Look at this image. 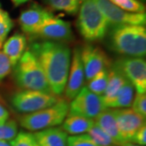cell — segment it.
<instances>
[{"label":"cell","mask_w":146,"mask_h":146,"mask_svg":"<svg viewBox=\"0 0 146 146\" xmlns=\"http://www.w3.org/2000/svg\"><path fill=\"white\" fill-rule=\"evenodd\" d=\"M29 50L40 63L51 93L63 94L72 62L70 48L63 42L44 41L33 42Z\"/></svg>","instance_id":"6da1fadb"},{"label":"cell","mask_w":146,"mask_h":146,"mask_svg":"<svg viewBox=\"0 0 146 146\" xmlns=\"http://www.w3.org/2000/svg\"><path fill=\"white\" fill-rule=\"evenodd\" d=\"M109 40L110 46L115 52L128 57L143 58L145 56V26H112Z\"/></svg>","instance_id":"7a4b0ae2"},{"label":"cell","mask_w":146,"mask_h":146,"mask_svg":"<svg viewBox=\"0 0 146 146\" xmlns=\"http://www.w3.org/2000/svg\"><path fill=\"white\" fill-rule=\"evenodd\" d=\"M13 77L23 89L51 93L42 67L30 50H26L14 66Z\"/></svg>","instance_id":"3957f363"},{"label":"cell","mask_w":146,"mask_h":146,"mask_svg":"<svg viewBox=\"0 0 146 146\" xmlns=\"http://www.w3.org/2000/svg\"><path fill=\"white\" fill-rule=\"evenodd\" d=\"M79 32L88 42L102 40L108 31L109 23L94 0H84L79 9Z\"/></svg>","instance_id":"277c9868"},{"label":"cell","mask_w":146,"mask_h":146,"mask_svg":"<svg viewBox=\"0 0 146 146\" xmlns=\"http://www.w3.org/2000/svg\"><path fill=\"white\" fill-rule=\"evenodd\" d=\"M68 105L66 100L59 99L51 106L22 115L20 124L27 130L36 131L60 125L68 115Z\"/></svg>","instance_id":"5b68a950"},{"label":"cell","mask_w":146,"mask_h":146,"mask_svg":"<svg viewBox=\"0 0 146 146\" xmlns=\"http://www.w3.org/2000/svg\"><path fill=\"white\" fill-rule=\"evenodd\" d=\"M59 98L50 93L23 89L11 96V103L17 112L29 114L55 104Z\"/></svg>","instance_id":"8992f818"},{"label":"cell","mask_w":146,"mask_h":146,"mask_svg":"<svg viewBox=\"0 0 146 146\" xmlns=\"http://www.w3.org/2000/svg\"><path fill=\"white\" fill-rule=\"evenodd\" d=\"M105 109L106 106L102 96L92 93L86 86H84L68 105V115H76L94 119Z\"/></svg>","instance_id":"52a82bcc"},{"label":"cell","mask_w":146,"mask_h":146,"mask_svg":"<svg viewBox=\"0 0 146 146\" xmlns=\"http://www.w3.org/2000/svg\"><path fill=\"white\" fill-rule=\"evenodd\" d=\"M109 25H143L146 24L145 13H132L122 10L109 0H94Z\"/></svg>","instance_id":"ba28073f"},{"label":"cell","mask_w":146,"mask_h":146,"mask_svg":"<svg viewBox=\"0 0 146 146\" xmlns=\"http://www.w3.org/2000/svg\"><path fill=\"white\" fill-rule=\"evenodd\" d=\"M114 65L130 81L137 94H145L146 63L143 58H123L118 59Z\"/></svg>","instance_id":"9c48e42d"},{"label":"cell","mask_w":146,"mask_h":146,"mask_svg":"<svg viewBox=\"0 0 146 146\" xmlns=\"http://www.w3.org/2000/svg\"><path fill=\"white\" fill-rule=\"evenodd\" d=\"M80 58L83 63L84 76L89 81L96 74L111 66L106 54L98 46L85 45L80 49Z\"/></svg>","instance_id":"30bf717a"},{"label":"cell","mask_w":146,"mask_h":146,"mask_svg":"<svg viewBox=\"0 0 146 146\" xmlns=\"http://www.w3.org/2000/svg\"><path fill=\"white\" fill-rule=\"evenodd\" d=\"M33 36L46 39V41L63 43L70 42L73 39V33L70 23L54 16L45 21V23Z\"/></svg>","instance_id":"8fae6325"},{"label":"cell","mask_w":146,"mask_h":146,"mask_svg":"<svg viewBox=\"0 0 146 146\" xmlns=\"http://www.w3.org/2000/svg\"><path fill=\"white\" fill-rule=\"evenodd\" d=\"M114 111L121 138L125 143L131 142L136 131L145 124V118L130 108L115 109Z\"/></svg>","instance_id":"7c38bea8"},{"label":"cell","mask_w":146,"mask_h":146,"mask_svg":"<svg viewBox=\"0 0 146 146\" xmlns=\"http://www.w3.org/2000/svg\"><path fill=\"white\" fill-rule=\"evenodd\" d=\"M84 77L83 63L80 58V49L76 48L73 52L72 60L71 62L68 80L64 89L67 99L72 101L79 94L84 87Z\"/></svg>","instance_id":"4fadbf2b"},{"label":"cell","mask_w":146,"mask_h":146,"mask_svg":"<svg viewBox=\"0 0 146 146\" xmlns=\"http://www.w3.org/2000/svg\"><path fill=\"white\" fill-rule=\"evenodd\" d=\"M53 14L38 5H33L23 11L19 17V23L22 31L33 36Z\"/></svg>","instance_id":"5bb4252c"},{"label":"cell","mask_w":146,"mask_h":146,"mask_svg":"<svg viewBox=\"0 0 146 146\" xmlns=\"http://www.w3.org/2000/svg\"><path fill=\"white\" fill-rule=\"evenodd\" d=\"M94 123L111 138L114 145L119 146L125 145L126 143L121 138L119 131L114 110L106 108L95 118Z\"/></svg>","instance_id":"9a60e30c"},{"label":"cell","mask_w":146,"mask_h":146,"mask_svg":"<svg viewBox=\"0 0 146 146\" xmlns=\"http://www.w3.org/2000/svg\"><path fill=\"white\" fill-rule=\"evenodd\" d=\"M27 40L25 35L15 33L10 36L3 45V52L9 58L12 67H14L26 50Z\"/></svg>","instance_id":"2e32d148"},{"label":"cell","mask_w":146,"mask_h":146,"mask_svg":"<svg viewBox=\"0 0 146 146\" xmlns=\"http://www.w3.org/2000/svg\"><path fill=\"white\" fill-rule=\"evenodd\" d=\"M39 146H67L68 134L61 128L50 127L33 134Z\"/></svg>","instance_id":"e0dca14e"},{"label":"cell","mask_w":146,"mask_h":146,"mask_svg":"<svg viewBox=\"0 0 146 146\" xmlns=\"http://www.w3.org/2000/svg\"><path fill=\"white\" fill-rule=\"evenodd\" d=\"M127 80V78L121 72L119 69L114 64H111L110 68H109L107 85L105 89L104 94L102 96L105 106L115 98V95L118 94L121 88L124 85Z\"/></svg>","instance_id":"ac0fdd59"},{"label":"cell","mask_w":146,"mask_h":146,"mask_svg":"<svg viewBox=\"0 0 146 146\" xmlns=\"http://www.w3.org/2000/svg\"><path fill=\"white\" fill-rule=\"evenodd\" d=\"M94 125V119H93L76 115H68L67 119L63 122L62 129L67 134L76 136L87 133Z\"/></svg>","instance_id":"d6986e66"},{"label":"cell","mask_w":146,"mask_h":146,"mask_svg":"<svg viewBox=\"0 0 146 146\" xmlns=\"http://www.w3.org/2000/svg\"><path fill=\"white\" fill-rule=\"evenodd\" d=\"M134 87L129 80H127L124 85L121 88L115 98L106 106L110 109H122L128 108L131 106L134 98Z\"/></svg>","instance_id":"ffe728a7"},{"label":"cell","mask_w":146,"mask_h":146,"mask_svg":"<svg viewBox=\"0 0 146 146\" xmlns=\"http://www.w3.org/2000/svg\"><path fill=\"white\" fill-rule=\"evenodd\" d=\"M108 73L109 69H105L96 74L93 78L89 80L87 86L89 90L97 95L102 96L107 85Z\"/></svg>","instance_id":"44dd1931"},{"label":"cell","mask_w":146,"mask_h":146,"mask_svg":"<svg viewBox=\"0 0 146 146\" xmlns=\"http://www.w3.org/2000/svg\"><path fill=\"white\" fill-rule=\"evenodd\" d=\"M47 3L53 9L63 11L64 12L75 15L80 9V0H46Z\"/></svg>","instance_id":"7402d4cb"},{"label":"cell","mask_w":146,"mask_h":146,"mask_svg":"<svg viewBox=\"0 0 146 146\" xmlns=\"http://www.w3.org/2000/svg\"><path fill=\"white\" fill-rule=\"evenodd\" d=\"M122 10L132 13H145V7L139 0H109Z\"/></svg>","instance_id":"603a6c76"},{"label":"cell","mask_w":146,"mask_h":146,"mask_svg":"<svg viewBox=\"0 0 146 146\" xmlns=\"http://www.w3.org/2000/svg\"><path fill=\"white\" fill-rule=\"evenodd\" d=\"M87 134L98 146H110L114 145L111 138L95 123Z\"/></svg>","instance_id":"cb8c5ba5"},{"label":"cell","mask_w":146,"mask_h":146,"mask_svg":"<svg viewBox=\"0 0 146 146\" xmlns=\"http://www.w3.org/2000/svg\"><path fill=\"white\" fill-rule=\"evenodd\" d=\"M13 26L14 24L9 14L0 8V49L5 42L6 38Z\"/></svg>","instance_id":"d4e9b609"},{"label":"cell","mask_w":146,"mask_h":146,"mask_svg":"<svg viewBox=\"0 0 146 146\" xmlns=\"http://www.w3.org/2000/svg\"><path fill=\"white\" fill-rule=\"evenodd\" d=\"M18 133V125L15 120H7L0 123V141H11Z\"/></svg>","instance_id":"484cf974"},{"label":"cell","mask_w":146,"mask_h":146,"mask_svg":"<svg viewBox=\"0 0 146 146\" xmlns=\"http://www.w3.org/2000/svg\"><path fill=\"white\" fill-rule=\"evenodd\" d=\"M11 146H35L36 142L33 134L26 131H20L10 141Z\"/></svg>","instance_id":"4316f807"},{"label":"cell","mask_w":146,"mask_h":146,"mask_svg":"<svg viewBox=\"0 0 146 146\" xmlns=\"http://www.w3.org/2000/svg\"><path fill=\"white\" fill-rule=\"evenodd\" d=\"M67 146H98L88 134H81L68 137Z\"/></svg>","instance_id":"83f0119b"},{"label":"cell","mask_w":146,"mask_h":146,"mask_svg":"<svg viewBox=\"0 0 146 146\" xmlns=\"http://www.w3.org/2000/svg\"><path fill=\"white\" fill-rule=\"evenodd\" d=\"M131 109L142 117H146V95L137 94L133 98L131 103Z\"/></svg>","instance_id":"f1b7e54d"},{"label":"cell","mask_w":146,"mask_h":146,"mask_svg":"<svg viewBox=\"0 0 146 146\" xmlns=\"http://www.w3.org/2000/svg\"><path fill=\"white\" fill-rule=\"evenodd\" d=\"M12 71V65L9 58L0 50V81L7 77Z\"/></svg>","instance_id":"f546056e"},{"label":"cell","mask_w":146,"mask_h":146,"mask_svg":"<svg viewBox=\"0 0 146 146\" xmlns=\"http://www.w3.org/2000/svg\"><path fill=\"white\" fill-rule=\"evenodd\" d=\"M130 143H135V145L145 146L146 145V124L142 126L136 134L132 137Z\"/></svg>","instance_id":"4dcf8cb0"},{"label":"cell","mask_w":146,"mask_h":146,"mask_svg":"<svg viewBox=\"0 0 146 146\" xmlns=\"http://www.w3.org/2000/svg\"><path fill=\"white\" fill-rule=\"evenodd\" d=\"M9 119V112L0 103V123H3Z\"/></svg>","instance_id":"1f68e13d"},{"label":"cell","mask_w":146,"mask_h":146,"mask_svg":"<svg viewBox=\"0 0 146 146\" xmlns=\"http://www.w3.org/2000/svg\"><path fill=\"white\" fill-rule=\"evenodd\" d=\"M28 1H29V0H11L12 3L16 6V7L21 5V4H24V3H27Z\"/></svg>","instance_id":"d6a6232c"},{"label":"cell","mask_w":146,"mask_h":146,"mask_svg":"<svg viewBox=\"0 0 146 146\" xmlns=\"http://www.w3.org/2000/svg\"><path fill=\"white\" fill-rule=\"evenodd\" d=\"M0 146H11L10 142L6 141H0Z\"/></svg>","instance_id":"836d02e7"},{"label":"cell","mask_w":146,"mask_h":146,"mask_svg":"<svg viewBox=\"0 0 146 146\" xmlns=\"http://www.w3.org/2000/svg\"><path fill=\"white\" fill-rule=\"evenodd\" d=\"M123 146H141V145H135V144H132V143H126L125 145H123Z\"/></svg>","instance_id":"e575fe53"},{"label":"cell","mask_w":146,"mask_h":146,"mask_svg":"<svg viewBox=\"0 0 146 146\" xmlns=\"http://www.w3.org/2000/svg\"><path fill=\"white\" fill-rule=\"evenodd\" d=\"M80 2H84V0H80Z\"/></svg>","instance_id":"d590c367"},{"label":"cell","mask_w":146,"mask_h":146,"mask_svg":"<svg viewBox=\"0 0 146 146\" xmlns=\"http://www.w3.org/2000/svg\"><path fill=\"white\" fill-rule=\"evenodd\" d=\"M35 146H39V145H37V144H36V145H35Z\"/></svg>","instance_id":"8d00e7d4"},{"label":"cell","mask_w":146,"mask_h":146,"mask_svg":"<svg viewBox=\"0 0 146 146\" xmlns=\"http://www.w3.org/2000/svg\"><path fill=\"white\" fill-rule=\"evenodd\" d=\"M0 8H1V3H0Z\"/></svg>","instance_id":"74e56055"},{"label":"cell","mask_w":146,"mask_h":146,"mask_svg":"<svg viewBox=\"0 0 146 146\" xmlns=\"http://www.w3.org/2000/svg\"><path fill=\"white\" fill-rule=\"evenodd\" d=\"M110 146H115V145H110Z\"/></svg>","instance_id":"f35d334b"}]
</instances>
